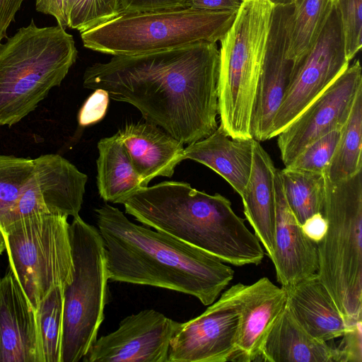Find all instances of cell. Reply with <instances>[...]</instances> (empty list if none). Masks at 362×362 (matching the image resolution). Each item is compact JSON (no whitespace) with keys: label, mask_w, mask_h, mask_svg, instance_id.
Here are the masks:
<instances>
[{"label":"cell","mask_w":362,"mask_h":362,"mask_svg":"<svg viewBox=\"0 0 362 362\" xmlns=\"http://www.w3.org/2000/svg\"><path fill=\"white\" fill-rule=\"evenodd\" d=\"M218 64L216 42H199L146 54L115 55L107 62L88 66L83 85L134 105L146 122L189 145L218 127Z\"/></svg>","instance_id":"6da1fadb"},{"label":"cell","mask_w":362,"mask_h":362,"mask_svg":"<svg viewBox=\"0 0 362 362\" xmlns=\"http://www.w3.org/2000/svg\"><path fill=\"white\" fill-rule=\"evenodd\" d=\"M108 279L175 291L212 304L233 269L218 257L171 235L135 224L118 209H95Z\"/></svg>","instance_id":"7a4b0ae2"},{"label":"cell","mask_w":362,"mask_h":362,"mask_svg":"<svg viewBox=\"0 0 362 362\" xmlns=\"http://www.w3.org/2000/svg\"><path fill=\"white\" fill-rule=\"evenodd\" d=\"M127 214L235 266L258 265L264 252L255 234L223 195L199 191L189 183L164 181L141 187L121 199Z\"/></svg>","instance_id":"3957f363"},{"label":"cell","mask_w":362,"mask_h":362,"mask_svg":"<svg viewBox=\"0 0 362 362\" xmlns=\"http://www.w3.org/2000/svg\"><path fill=\"white\" fill-rule=\"evenodd\" d=\"M74 37L59 26L21 28L0 45V125L11 126L35 110L61 84L76 62Z\"/></svg>","instance_id":"277c9868"},{"label":"cell","mask_w":362,"mask_h":362,"mask_svg":"<svg viewBox=\"0 0 362 362\" xmlns=\"http://www.w3.org/2000/svg\"><path fill=\"white\" fill-rule=\"evenodd\" d=\"M321 214L327 229L316 244L317 274L351 324L362 319V171L339 181L325 177Z\"/></svg>","instance_id":"5b68a950"},{"label":"cell","mask_w":362,"mask_h":362,"mask_svg":"<svg viewBox=\"0 0 362 362\" xmlns=\"http://www.w3.org/2000/svg\"><path fill=\"white\" fill-rule=\"evenodd\" d=\"M274 7L269 0H242L220 40L218 115L231 138L252 139L250 121Z\"/></svg>","instance_id":"8992f818"},{"label":"cell","mask_w":362,"mask_h":362,"mask_svg":"<svg viewBox=\"0 0 362 362\" xmlns=\"http://www.w3.org/2000/svg\"><path fill=\"white\" fill-rule=\"evenodd\" d=\"M237 12L177 8L122 13L81 33L85 47L111 55H136L199 42H217Z\"/></svg>","instance_id":"52a82bcc"},{"label":"cell","mask_w":362,"mask_h":362,"mask_svg":"<svg viewBox=\"0 0 362 362\" xmlns=\"http://www.w3.org/2000/svg\"><path fill=\"white\" fill-rule=\"evenodd\" d=\"M69 231L74 272L63 288L61 362H78L97 339L104 320L108 276L99 230L78 215Z\"/></svg>","instance_id":"ba28073f"},{"label":"cell","mask_w":362,"mask_h":362,"mask_svg":"<svg viewBox=\"0 0 362 362\" xmlns=\"http://www.w3.org/2000/svg\"><path fill=\"white\" fill-rule=\"evenodd\" d=\"M67 216L44 213L23 218L0 229L9 268L35 310L54 287L73 278Z\"/></svg>","instance_id":"9c48e42d"},{"label":"cell","mask_w":362,"mask_h":362,"mask_svg":"<svg viewBox=\"0 0 362 362\" xmlns=\"http://www.w3.org/2000/svg\"><path fill=\"white\" fill-rule=\"evenodd\" d=\"M247 286L238 283L230 286L200 315L177 322L168 362L233 361Z\"/></svg>","instance_id":"30bf717a"},{"label":"cell","mask_w":362,"mask_h":362,"mask_svg":"<svg viewBox=\"0 0 362 362\" xmlns=\"http://www.w3.org/2000/svg\"><path fill=\"white\" fill-rule=\"evenodd\" d=\"M349 66L335 5L317 40L294 66L284 99L273 119L269 139L276 136Z\"/></svg>","instance_id":"8fae6325"},{"label":"cell","mask_w":362,"mask_h":362,"mask_svg":"<svg viewBox=\"0 0 362 362\" xmlns=\"http://www.w3.org/2000/svg\"><path fill=\"white\" fill-rule=\"evenodd\" d=\"M361 90L362 69L356 60L276 136L285 167L310 143L344 127Z\"/></svg>","instance_id":"7c38bea8"},{"label":"cell","mask_w":362,"mask_h":362,"mask_svg":"<svg viewBox=\"0 0 362 362\" xmlns=\"http://www.w3.org/2000/svg\"><path fill=\"white\" fill-rule=\"evenodd\" d=\"M176 321L153 309L124 318L118 328L96 339L85 362H168Z\"/></svg>","instance_id":"4fadbf2b"},{"label":"cell","mask_w":362,"mask_h":362,"mask_svg":"<svg viewBox=\"0 0 362 362\" xmlns=\"http://www.w3.org/2000/svg\"><path fill=\"white\" fill-rule=\"evenodd\" d=\"M293 6H275L266 52L257 87L251 121L252 139H269L273 119L291 81L294 65L288 56Z\"/></svg>","instance_id":"5bb4252c"},{"label":"cell","mask_w":362,"mask_h":362,"mask_svg":"<svg viewBox=\"0 0 362 362\" xmlns=\"http://www.w3.org/2000/svg\"><path fill=\"white\" fill-rule=\"evenodd\" d=\"M34 160V173L19 199L33 213L76 217L81 209L88 176L58 154Z\"/></svg>","instance_id":"9a60e30c"},{"label":"cell","mask_w":362,"mask_h":362,"mask_svg":"<svg viewBox=\"0 0 362 362\" xmlns=\"http://www.w3.org/2000/svg\"><path fill=\"white\" fill-rule=\"evenodd\" d=\"M0 362H42L35 311L10 268L0 278Z\"/></svg>","instance_id":"2e32d148"},{"label":"cell","mask_w":362,"mask_h":362,"mask_svg":"<svg viewBox=\"0 0 362 362\" xmlns=\"http://www.w3.org/2000/svg\"><path fill=\"white\" fill-rule=\"evenodd\" d=\"M274 192V252L271 260L276 280L281 286H286L317 273L318 255L316 244L305 235L287 203L277 168Z\"/></svg>","instance_id":"e0dca14e"},{"label":"cell","mask_w":362,"mask_h":362,"mask_svg":"<svg viewBox=\"0 0 362 362\" xmlns=\"http://www.w3.org/2000/svg\"><path fill=\"white\" fill-rule=\"evenodd\" d=\"M286 304V292L267 277L247 285L240 311L236 351L233 361H258L262 344Z\"/></svg>","instance_id":"ac0fdd59"},{"label":"cell","mask_w":362,"mask_h":362,"mask_svg":"<svg viewBox=\"0 0 362 362\" xmlns=\"http://www.w3.org/2000/svg\"><path fill=\"white\" fill-rule=\"evenodd\" d=\"M118 133L143 187L155 177H170L184 160V144L152 123L129 124Z\"/></svg>","instance_id":"d6986e66"},{"label":"cell","mask_w":362,"mask_h":362,"mask_svg":"<svg viewBox=\"0 0 362 362\" xmlns=\"http://www.w3.org/2000/svg\"><path fill=\"white\" fill-rule=\"evenodd\" d=\"M283 287L286 306L309 334L327 342L344 334L349 324L317 273Z\"/></svg>","instance_id":"ffe728a7"},{"label":"cell","mask_w":362,"mask_h":362,"mask_svg":"<svg viewBox=\"0 0 362 362\" xmlns=\"http://www.w3.org/2000/svg\"><path fill=\"white\" fill-rule=\"evenodd\" d=\"M276 169L268 153L254 139L250 175L240 196L245 216L270 259L274 252Z\"/></svg>","instance_id":"44dd1931"},{"label":"cell","mask_w":362,"mask_h":362,"mask_svg":"<svg viewBox=\"0 0 362 362\" xmlns=\"http://www.w3.org/2000/svg\"><path fill=\"white\" fill-rule=\"evenodd\" d=\"M258 361L341 362L339 351L309 334L286 306L269 329Z\"/></svg>","instance_id":"7402d4cb"},{"label":"cell","mask_w":362,"mask_h":362,"mask_svg":"<svg viewBox=\"0 0 362 362\" xmlns=\"http://www.w3.org/2000/svg\"><path fill=\"white\" fill-rule=\"evenodd\" d=\"M254 139L231 138L220 126L204 139L184 148V160L190 159L211 168L239 194L251 171Z\"/></svg>","instance_id":"603a6c76"},{"label":"cell","mask_w":362,"mask_h":362,"mask_svg":"<svg viewBox=\"0 0 362 362\" xmlns=\"http://www.w3.org/2000/svg\"><path fill=\"white\" fill-rule=\"evenodd\" d=\"M98 149L97 186L104 201L117 204L143 187L118 132L101 139Z\"/></svg>","instance_id":"cb8c5ba5"},{"label":"cell","mask_w":362,"mask_h":362,"mask_svg":"<svg viewBox=\"0 0 362 362\" xmlns=\"http://www.w3.org/2000/svg\"><path fill=\"white\" fill-rule=\"evenodd\" d=\"M292 6L288 56L295 66L320 37L334 7V1L295 0Z\"/></svg>","instance_id":"d4e9b609"},{"label":"cell","mask_w":362,"mask_h":362,"mask_svg":"<svg viewBox=\"0 0 362 362\" xmlns=\"http://www.w3.org/2000/svg\"><path fill=\"white\" fill-rule=\"evenodd\" d=\"M362 90L341 129L337 146L323 175L330 181L349 178L362 171Z\"/></svg>","instance_id":"484cf974"},{"label":"cell","mask_w":362,"mask_h":362,"mask_svg":"<svg viewBox=\"0 0 362 362\" xmlns=\"http://www.w3.org/2000/svg\"><path fill=\"white\" fill-rule=\"evenodd\" d=\"M279 173L287 203L300 225L321 213L325 192L323 174L286 167L279 170Z\"/></svg>","instance_id":"4316f807"},{"label":"cell","mask_w":362,"mask_h":362,"mask_svg":"<svg viewBox=\"0 0 362 362\" xmlns=\"http://www.w3.org/2000/svg\"><path fill=\"white\" fill-rule=\"evenodd\" d=\"M63 288L54 287L35 310L42 362H61Z\"/></svg>","instance_id":"83f0119b"},{"label":"cell","mask_w":362,"mask_h":362,"mask_svg":"<svg viewBox=\"0 0 362 362\" xmlns=\"http://www.w3.org/2000/svg\"><path fill=\"white\" fill-rule=\"evenodd\" d=\"M34 168L33 159L0 155V214L18 199Z\"/></svg>","instance_id":"f1b7e54d"},{"label":"cell","mask_w":362,"mask_h":362,"mask_svg":"<svg viewBox=\"0 0 362 362\" xmlns=\"http://www.w3.org/2000/svg\"><path fill=\"white\" fill-rule=\"evenodd\" d=\"M119 15L117 0H71L68 27L81 33Z\"/></svg>","instance_id":"f546056e"},{"label":"cell","mask_w":362,"mask_h":362,"mask_svg":"<svg viewBox=\"0 0 362 362\" xmlns=\"http://www.w3.org/2000/svg\"><path fill=\"white\" fill-rule=\"evenodd\" d=\"M341 129L331 131L310 143L286 168L323 174L331 160Z\"/></svg>","instance_id":"4dcf8cb0"},{"label":"cell","mask_w":362,"mask_h":362,"mask_svg":"<svg viewBox=\"0 0 362 362\" xmlns=\"http://www.w3.org/2000/svg\"><path fill=\"white\" fill-rule=\"evenodd\" d=\"M346 59L350 62L362 45V0H336Z\"/></svg>","instance_id":"1f68e13d"},{"label":"cell","mask_w":362,"mask_h":362,"mask_svg":"<svg viewBox=\"0 0 362 362\" xmlns=\"http://www.w3.org/2000/svg\"><path fill=\"white\" fill-rule=\"evenodd\" d=\"M362 319L349 325L337 347L340 352L341 362H362Z\"/></svg>","instance_id":"d6a6232c"},{"label":"cell","mask_w":362,"mask_h":362,"mask_svg":"<svg viewBox=\"0 0 362 362\" xmlns=\"http://www.w3.org/2000/svg\"><path fill=\"white\" fill-rule=\"evenodd\" d=\"M84 103L78 114V123L87 126L100 121L105 115L110 97L103 89H95Z\"/></svg>","instance_id":"836d02e7"},{"label":"cell","mask_w":362,"mask_h":362,"mask_svg":"<svg viewBox=\"0 0 362 362\" xmlns=\"http://www.w3.org/2000/svg\"><path fill=\"white\" fill-rule=\"evenodd\" d=\"M119 14L185 8V0H117Z\"/></svg>","instance_id":"e575fe53"},{"label":"cell","mask_w":362,"mask_h":362,"mask_svg":"<svg viewBox=\"0 0 362 362\" xmlns=\"http://www.w3.org/2000/svg\"><path fill=\"white\" fill-rule=\"evenodd\" d=\"M71 0H36L38 12L55 18L57 25L63 28L69 25Z\"/></svg>","instance_id":"d590c367"},{"label":"cell","mask_w":362,"mask_h":362,"mask_svg":"<svg viewBox=\"0 0 362 362\" xmlns=\"http://www.w3.org/2000/svg\"><path fill=\"white\" fill-rule=\"evenodd\" d=\"M240 0H185V6L214 11L238 12Z\"/></svg>","instance_id":"8d00e7d4"},{"label":"cell","mask_w":362,"mask_h":362,"mask_svg":"<svg viewBox=\"0 0 362 362\" xmlns=\"http://www.w3.org/2000/svg\"><path fill=\"white\" fill-rule=\"evenodd\" d=\"M25 0H0V45L7 37L6 31Z\"/></svg>","instance_id":"74e56055"},{"label":"cell","mask_w":362,"mask_h":362,"mask_svg":"<svg viewBox=\"0 0 362 362\" xmlns=\"http://www.w3.org/2000/svg\"><path fill=\"white\" fill-rule=\"evenodd\" d=\"M301 228L307 238L317 244L326 232L327 221L322 214L318 213L306 220Z\"/></svg>","instance_id":"f35d334b"},{"label":"cell","mask_w":362,"mask_h":362,"mask_svg":"<svg viewBox=\"0 0 362 362\" xmlns=\"http://www.w3.org/2000/svg\"><path fill=\"white\" fill-rule=\"evenodd\" d=\"M242 1V0H240ZM274 6H288L291 5L295 0H269Z\"/></svg>","instance_id":"ab89813d"},{"label":"cell","mask_w":362,"mask_h":362,"mask_svg":"<svg viewBox=\"0 0 362 362\" xmlns=\"http://www.w3.org/2000/svg\"><path fill=\"white\" fill-rule=\"evenodd\" d=\"M5 250V243L3 238V235L1 234V232L0 231V255L2 254L4 250Z\"/></svg>","instance_id":"60d3db41"},{"label":"cell","mask_w":362,"mask_h":362,"mask_svg":"<svg viewBox=\"0 0 362 362\" xmlns=\"http://www.w3.org/2000/svg\"><path fill=\"white\" fill-rule=\"evenodd\" d=\"M333 1H334V2L336 1V0H333Z\"/></svg>","instance_id":"b9f144b4"}]
</instances>
